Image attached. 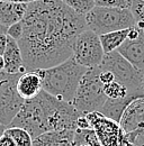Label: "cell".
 Segmentation results:
<instances>
[{
    "label": "cell",
    "instance_id": "6da1fadb",
    "mask_svg": "<svg viewBox=\"0 0 144 146\" xmlns=\"http://www.w3.org/2000/svg\"><path fill=\"white\" fill-rule=\"evenodd\" d=\"M21 21L17 43L26 71L52 68L70 58L75 38L87 29L86 16L60 0L29 2Z\"/></svg>",
    "mask_w": 144,
    "mask_h": 146
},
{
    "label": "cell",
    "instance_id": "7a4b0ae2",
    "mask_svg": "<svg viewBox=\"0 0 144 146\" xmlns=\"http://www.w3.org/2000/svg\"><path fill=\"white\" fill-rule=\"evenodd\" d=\"M82 115L71 102L60 100L42 90L38 96L26 100L17 116L8 127H20L27 130L32 138L53 130L77 129Z\"/></svg>",
    "mask_w": 144,
    "mask_h": 146
},
{
    "label": "cell",
    "instance_id": "3957f363",
    "mask_svg": "<svg viewBox=\"0 0 144 146\" xmlns=\"http://www.w3.org/2000/svg\"><path fill=\"white\" fill-rule=\"evenodd\" d=\"M87 70V68L77 63L71 56L55 66L39 69L36 70V72L42 79V87L44 91L60 100L72 104L79 83Z\"/></svg>",
    "mask_w": 144,
    "mask_h": 146
},
{
    "label": "cell",
    "instance_id": "277c9868",
    "mask_svg": "<svg viewBox=\"0 0 144 146\" xmlns=\"http://www.w3.org/2000/svg\"><path fill=\"white\" fill-rule=\"evenodd\" d=\"M99 66L113 73L115 81L125 86L132 98L135 100L144 98V71L132 65L118 51L105 54Z\"/></svg>",
    "mask_w": 144,
    "mask_h": 146
},
{
    "label": "cell",
    "instance_id": "5b68a950",
    "mask_svg": "<svg viewBox=\"0 0 144 146\" xmlns=\"http://www.w3.org/2000/svg\"><path fill=\"white\" fill-rule=\"evenodd\" d=\"M106 101L107 97L104 93L103 83L99 79V66L90 68L79 83L72 105L82 115H87L100 111Z\"/></svg>",
    "mask_w": 144,
    "mask_h": 146
},
{
    "label": "cell",
    "instance_id": "8992f818",
    "mask_svg": "<svg viewBox=\"0 0 144 146\" xmlns=\"http://www.w3.org/2000/svg\"><path fill=\"white\" fill-rule=\"evenodd\" d=\"M86 24L88 29L100 36L110 32L131 28L136 23L129 9L95 6L86 15Z\"/></svg>",
    "mask_w": 144,
    "mask_h": 146
},
{
    "label": "cell",
    "instance_id": "52a82bcc",
    "mask_svg": "<svg viewBox=\"0 0 144 146\" xmlns=\"http://www.w3.org/2000/svg\"><path fill=\"white\" fill-rule=\"evenodd\" d=\"M19 75L0 72V124L5 127L9 126L25 102L16 89Z\"/></svg>",
    "mask_w": 144,
    "mask_h": 146
},
{
    "label": "cell",
    "instance_id": "ba28073f",
    "mask_svg": "<svg viewBox=\"0 0 144 146\" xmlns=\"http://www.w3.org/2000/svg\"><path fill=\"white\" fill-rule=\"evenodd\" d=\"M104 56L105 52L99 35H97L95 32L87 28L75 38L72 57L80 65L87 69L99 66Z\"/></svg>",
    "mask_w": 144,
    "mask_h": 146
},
{
    "label": "cell",
    "instance_id": "9c48e42d",
    "mask_svg": "<svg viewBox=\"0 0 144 146\" xmlns=\"http://www.w3.org/2000/svg\"><path fill=\"white\" fill-rule=\"evenodd\" d=\"M90 127L92 128L103 146H119V137L122 134L121 125L99 111L86 115Z\"/></svg>",
    "mask_w": 144,
    "mask_h": 146
},
{
    "label": "cell",
    "instance_id": "30bf717a",
    "mask_svg": "<svg viewBox=\"0 0 144 146\" xmlns=\"http://www.w3.org/2000/svg\"><path fill=\"white\" fill-rule=\"evenodd\" d=\"M136 69L144 71V28L131 27L122 46L117 50Z\"/></svg>",
    "mask_w": 144,
    "mask_h": 146
},
{
    "label": "cell",
    "instance_id": "8fae6325",
    "mask_svg": "<svg viewBox=\"0 0 144 146\" xmlns=\"http://www.w3.org/2000/svg\"><path fill=\"white\" fill-rule=\"evenodd\" d=\"M5 68L3 71L8 74H23L26 72L25 63L23 60V54L17 40L8 36V43L6 51L2 55Z\"/></svg>",
    "mask_w": 144,
    "mask_h": 146
},
{
    "label": "cell",
    "instance_id": "7c38bea8",
    "mask_svg": "<svg viewBox=\"0 0 144 146\" xmlns=\"http://www.w3.org/2000/svg\"><path fill=\"white\" fill-rule=\"evenodd\" d=\"M16 89L19 97L25 101L35 98L43 90L39 74L36 71H26L20 74L17 80Z\"/></svg>",
    "mask_w": 144,
    "mask_h": 146
},
{
    "label": "cell",
    "instance_id": "4fadbf2b",
    "mask_svg": "<svg viewBox=\"0 0 144 146\" xmlns=\"http://www.w3.org/2000/svg\"><path fill=\"white\" fill-rule=\"evenodd\" d=\"M75 130L63 129L44 133L33 139V146H73Z\"/></svg>",
    "mask_w": 144,
    "mask_h": 146
},
{
    "label": "cell",
    "instance_id": "5bb4252c",
    "mask_svg": "<svg viewBox=\"0 0 144 146\" xmlns=\"http://www.w3.org/2000/svg\"><path fill=\"white\" fill-rule=\"evenodd\" d=\"M27 6L28 3L0 1V25L8 28L18 21H21L26 14Z\"/></svg>",
    "mask_w": 144,
    "mask_h": 146
},
{
    "label": "cell",
    "instance_id": "9a60e30c",
    "mask_svg": "<svg viewBox=\"0 0 144 146\" xmlns=\"http://www.w3.org/2000/svg\"><path fill=\"white\" fill-rule=\"evenodd\" d=\"M133 101H135V100H133L131 98H126V99H122V100H110V99H107V101L101 107L99 112L103 113L105 117H107L109 119H111V120H114V121L119 124L126 108Z\"/></svg>",
    "mask_w": 144,
    "mask_h": 146
},
{
    "label": "cell",
    "instance_id": "2e32d148",
    "mask_svg": "<svg viewBox=\"0 0 144 146\" xmlns=\"http://www.w3.org/2000/svg\"><path fill=\"white\" fill-rule=\"evenodd\" d=\"M128 31H129V28L122 29V31H116V32H110V33H107V34H104V35L99 36L105 54L114 52V51H117L122 46V44L125 42L126 38H127Z\"/></svg>",
    "mask_w": 144,
    "mask_h": 146
},
{
    "label": "cell",
    "instance_id": "e0dca14e",
    "mask_svg": "<svg viewBox=\"0 0 144 146\" xmlns=\"http://www.w3.org/2000/svg\"><path fill=\"white\" fill-rule=\"evenodd\" d=\"M77 145H89V146H103L100 144L95 130L92 128L79 129L77 128L74 133L73 146Z\"/></svg>",
    "mask_w": 144,
    "mask_h": 146
},
{
    "label": "cell",
    "instance_id": "ac0fdd59",
    "mask_svg": "<svg viewBox=\"0 0 144 146\" xmlns=\"http://www.w3.org/2000/svg\"><path fill=\"white\" fill-rule=\"evenodd\" d=\"M103 89H104V93L106 94L107 99H110V100H122L126 98H131L135 100L128 94V90L125 86H123L122 83L117 81H113L107 84H103Z\"/></svg>",
    "mask_w": 144,
    "mask_h": 146
},
{
    "label": "cell",
    "instance_id": "d6986e66",
    "mask_svg": "<svg viewBox=\"0 0 144 146\" xmlns=\"http://www.w3.org/2000/svg\"><path fill=\"white\" fill-rule=\"evenodd\" d=\"M5 134L10 136L16 146H33V138L31 134L20 127H6Z\"/></svg>",
    "mask_w": 144,
    "mask_h": 146
},
{
    "label": "cell",
    "instance_id": "ffe728a7",
    "mask_svg": "<svg viewBox=\"0 0 144 146\" xmlns=\"http://www.w3.org/2000/svg\"><path fill=\"white\" fill-rule=\"evenodd\" d=\"M68 7L73 9L75 13L86 16L90 10L96 6L95 0H60Z\"/></svg>",
    "mask_w": 144,
    "mask_h": 146
},
{
    "label": "cell",
    "instance_id": "44dd1931",
    "mask_svg": "<svg viewBox=\"0 0 144 146\" xmlns=\"http://www.w3.org/2000/svg\"><path fill=\"white\" fill-rule=\"evenodd\" d=\"M129 10L135 19V25L144 28V0H132Z\"/></svg>",
    "mask_w": 144,
    "mask_h": 146
},
{
    "label": "cell",
    "instance_id": "7402d4cb",
    "mask_svg": "<svg viewBox=\"0 0 144 146\" xmlns=\"http://www.w3.org/2000/svg\"><path fill=\"white\" fill-rule=\"evenodd\" d=\"M95 5L107 8L129 9L132 5V0H95Z\"/></svg>",
    "mask_w": 144,
    "mask_h": 146
},
{
    "label": "cell",
    "instance_id": "603a6c76",
    "mask_svg": "<svg viewBox=\"0 0 144 146\" xmlns=\"http://www.w3.org/2000/svg\"><path fill=\"white\" fill-rule=\"evenodd\" d=\"M21 34H23V21H18L7 28V35L14 38L15 40H18L21 37Z\"/></svg>",
    "mask_w": 144,
    "mask_h": 146
},
{
    "label": "cell",
    "instance_id": "cb8c5ba5",
    "mask_svg": "<svg viewBox=\"0 0 144 146\" xmlns=\"http://www.w3.org/2000/svg\"><path fill=\"white\" fill-rule=\"evenodd\" d=\"M0 146H16V144L10 136H8L7 134L3 133L0 136Z\"/></svg>",
    "mask_w": 144,
    "mask_h": 146
},
{
    "label": "cell",
    "instance_id": "d4e9b609",
    "mask_svg": "<svg viewBox=\"0 0 144 146\" xmlns=\"http://www.w3.org/2000/svg\"><path fill=\"white\" fill-rule=\"evenodd\" d=\"M7 43H8V35L7 34H0V55H3L6 47H7Z\"/></svg>",
    "mask_w": 144,
    "mask_h": 146
},
{
    "label": "cell",
    "instance_id": "484cf974",
    "mask_svg": "<svg viewBox=\"0 0 144 146\" xmlns=\"http://www.w3.org/2000/svg\"><path fill=\"white\" fill-rule=\"evenodd\" d=\"M0 1H8V2H15V3H29V0H0Z\"/></svg>",
    "mask_w": 144,
    "mask_h": 146
},
{
    "label": "cell",
    "instance_id": "4316f807",
    "mask_svg": "<svg viewBox=\"0 0 144 146\" xmlns=\"http://www.w3.org/2000/svg\"><path fill=\"white\" fill-rule=\"evenodd\" d=\"M3 68H5L3 57H2V55H0V72H1V71H3Z\"/></svg>",
    "mask_w": 144,
    "mask_h": 146
},
{
    "label": "cell",
    "instance_id": "83f0119b",
    "mask_svg": "<svg viewBox=\"0 0 144 146\" xmlns=\"http://www.w3.org/2000/svg\"><path fill=\"white\" fill-rule=\"evenodd\" d=\"M7 34V28L5 27V26H2V25H0V34Z\"/></svg>",
    "mask_w": 144,
    "mask_h": 146
},
{
    "label": "cell",
    "instance_id": "f1b7e54d",
    "mask_svg": "<svg viewBox=\"0 0 144 146\" xmlns=\"http://www.w3.org/2000/svg\"><path fill=\"white\" fill-rule=\"evenodd\" d=\"M5 129H6V127H5L3 125H1V124H0V136L5 133Z\"/></svg>",
    "mask_w": 144,
    "mask_h": 146
},
{
    "label": "cell",
    "instance_id": "f546056e",
    "mask_svg": "<svg viewBox=\"0 0 144 146\" xmlns=\"http://www.w3.org/2000/svg\"><path fill=\"white\" fill-rule=\"evenodd\" d=\"M35 1H38V0H29V2H35Z\"/></svg>",
    "mask_w": 144,
    "mask_h": 146
},
{
    "label": "cell",
    "instance_id": "4dcf8cb0",
    "mask_svg": "<svg viewBox=\"0 0 144 146\" xmlns=\"http://www.w3.org/2000/svg\"><path fill=\"white\" fill-rule=\"evenodd\" d=\"M77 146H89V145H77Z\"/></svg>",
    "mask_w": 144,
    "mask_h": 146
},
{
    "label": "cell",
    "instance_id": "1f68e13d",
    "mask_svg": "<svg viewBox=\"0 0 144 146\" xmlns=\"http://www.w3.org/2000/svg\"><path fill=\"white\" fill-rule=\"evenodd\" d=\"M143 89H144V82H143Z\"/></svg>",
    "mask_w": 144,
    "mask_h": 146
}]
</instances>
